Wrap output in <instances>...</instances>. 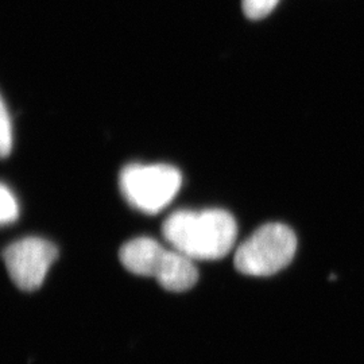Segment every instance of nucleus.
<instances>
[{
	"instance_id": "nucleus-6",
	"label": "nucleus",
	"mask_w": 364,
	"mask_h": 364,
	"mask_svg": "<svg viewBox=\"0 0 364 364\" xmlns=\"http://www.w3.org/2000/svg\"><path fill=\"white\" fill-rule=\"evenodd\" d=\"M13 142V122L7 105L0 96V158H6L11 154Z\"/></svg>"
},
{
	"instance_id": "nucleus-5",
	"label": "nucleus",
	"mask_w": 364,
	"mask_h": 364,
	"mask_svg": "<svg viewBox=\"0 0 364 364\" xmlns=\"http://www.w3.org/2000/svg\"><path fill=\"white\" fill-rule=\"evenodd\" d=\"M58 257V248L42 237H23L3 251V262L14 284L23 291H34L43 284Z\"/></svg>"
},
{
	"instance_id": "nucleus-1",
	"label": "nucleus",
	"mask_w": 364,
	"mask_h": 364,
	"mask_svg": "<svg viewBox=\"0 0 364 364\" xmlns=\"http://www.w3.org/2000/svg\"><path fill=\"white\" fill-rule=\"evenodd\" d=\"M162 235L185 257L193 260H218L234 248L237 224L224 209L177 210L162 225Z\"/></svg>"
},
{
	"instance_id": "nucleus-2",
	"label": "nucleus",
	"mask_w": 364,
	"mask_h": 364,
	"mask_svg": "<svg viewBox=\"0 0 364 364\" xmlns=\"http://www.w3.org/2000/svg\"><path fill=\"white\" fill-rule=\"evenodd\" d=\"M119 258L130 273L154 277L158 284L169 291H186L195 287L198 279L193 260L151 237L132 239L120 248Z\"/></svg>"
},
{
	"instance_id": "nucleus-4",
	"label": "nucleus",
	"mask_w": 364,
	"mask_h": 364,
	"mask_svg": "<svg viewBox=\"0 0 364 364\" xmlns=\"http://www.w3.org/2000/svg\"><path fill=\"white\" fill-rule=\"evenodd\" d=\"M120 191L132 208L156 215L166 208L182 185L181 171L165 164H132L120 173Z\"/></svg>"
},
{
	"instance_id": "nucleus-8",
	"label": "nucleus",
	"mask_w": 364,
	"mask_h": 364,
	"mask_svg": "<svg viewBox=\"0 0 364 364\" xmlns=\"http://www.w3.org/2000/svg\"><path fill=\"white\" fill-rule=\"evenodd\" d=\"M278 1L279 0H242V6L248 19L258 21L272 13Z\"/></svg>"
},
{
	"instance_id": "nucleus-3",
	"label": "nucleus",
	"mask_w": 364,
	"mask_h": 364,
	"mask_svg": "<svg viewBox=\"0 0 364 364\" xmlns=\"http://www.w3.org/2000/svg\"><path fill=\"white\" fill-rule=\"evenodd\" d=\"M296 251L297 237L287 225L264 224L236 248L235 267L250 277H269L289 266Z\"/></svg>"
},
{
	"instance_id": "nucleus-7",
	"label": "nucleus",
	"mask_w": 364,
	"mask_h": 364,
	"mask_svg": "<svg viewBox=\"0 0 364 364\" xmlns=\"http://www.w3.org/2000/svg\"><path fill=\"white\" fill-rule=\"evenodd\" d=\"M19 216V205L13 192L0 183V225L11 224Z\"/></svg>"
}]
</instances>
